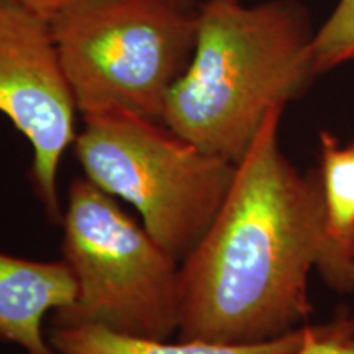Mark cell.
Returning <instances> with one entry per match:
<instances>
[{
    "label": "cell",
    "mask_w": 354,
    "mask_h": 354,
    "mask_svg": "<svg viewBox=\"0 0 354 354\" xmlns=\"http://www.w3.org/2000/svg\"><path fill=\"white\" fill-rule=\"evenodd\" d=\"M284 107L269 112L209 232L179 266V339L253 344L304 326L317 269L339 294L354 268L326 233L318 167L300 172L279 145Z\"/></svg>",
    "instance_id": "obj_1"
},
{
    "label": "cell",
    "mask_w": 354,
    "mask_h": 354,
    "mask_svg": "<svg viewBox=\"0 0 354 354\" xmlns=\"http://www.w3.org/2000/svg\"><path fill=\"white\" fill-rule=\"evenodd\" d=\"M197 8L196 51L162 123L238 165L269 112L300 99L320 76L317 28L299 0H205Z\"/></svg>",
    "instance_id": "obj_2"
},
{
    "label": "cell",
    "mask_w": 354,
    "mask_h": 354,
    "mask_svg": "<svg viewBox=\"0 0 354 354\" xmlns=\"http://www.w3.org/2000/svg\"><path fill=\"white\" fill-rule=\"evenodd\" d=\"M48 20L77 112L123 110L162 122L196 51L194 3L76 0Z\"/></svg>",
    "instance_id": "obj_3"
},
{
    "label": "cell",
    "mask_w": 354,
    "mask_h": 354,
    "mask_svg": "<svg viewBox=\"0 0 354 354\" xmlns=\"http://www.w3.org/2000/svg\"><path fill=\"white\" fill-rule=\"evenodd\" d=\"M82 120L73 149L87 179L131 203L153 240L184 261L214 223L236 165L141 115L105 110Z\"/></svg>",
    "instance_id": "obj_4"
},
{
    "label": "cell",
    "mask_w": 354,
    "mask_h": 354,
    "mask_svg": "<svg viewBox=\"0 0 354 354\" xmlns=\"http://www.w3.org/2000/svg\"><path fill=\"white\" fill-rule=\"evenodd\" d=\"M61 223L63 261L77 292L53 313L50 326L100 325L153 339L177 333L180 263L115 197L76 177Z\"/></svg>",
    "instance_id": "obj_5"
},
{
    "label": "cell",
    "mask_w": 354,
    "mask_h": 354,
    "mask_svg": "<svg viewBox=\"0 0 354 354\" xmlns=\"http://www.w3.org/2000/svg\"><path fill=\"white\" fill-rule=\"evenodd\" d=\"M76 112L48 17L0 0V113L32 146L30 180L53 221L63 218L57 172L76 140Z\"/></svg>",
    "instance_id": "obj_6"
},
{
    "label": "cell",
    "mask_w": 354,
    "mask_h": 354,
    "mask_svg": "<svg viewBox=\"0 0 354 354\" xmlns=\"http://www.w3.org/2000/svg\"><path fill=\"white\" fill-rule=\"evenodd\" d=\"M76 281L59 261H32L0 251V342L26 354H57L43 322L76 299Z\"/></svg>",
    "instance_id": "obj_7"
},
{
    "label": "cell",
    "mask_w": 354,
    "mask_h": 354,
    "mask_svg": "<svg viewBox=\"0 0 354 354\" xmlns=\"http://www.w3.org/2000/svg\"><path fill=\"white\" fill-rule=\"evenodd\" d=\"M304 326L253 344H225L202 339H153L123 335L100 325L50 326L48 339L57 354H290L304 338Z\"/></svg>",
    "instance_id": "obj_8"
},
{
    "label": "cell",
    "mask_w": 354,
    "mask_h": 354,
    "mask_svg": "<svg viewBox=\"0 0 354 354\" xmlns=\"http://www.w3.org/2000/svg\"><path fill=\"white\" fill-rule=\"evenodd\" d=\"M326 233L339 256L354 268V138L342 143L320 133V166Z\"/></svg>",
    "instance_id": "obj_9"
},
{
    "label": "cell",
    "mask_w": 354,
    "mask_h": 354,
    "mask_svg": "<svg viewBox=\"0 0 354 354\" xmlns=\"http://www.w3.org/2000/svg\"><path fill=\"white\" fill-rule=\"evenodd\" d=\"M318 73H330L354 63V0H338L331 13L315 32Z\"/></svg>",
    "instance_id": "obj_10"
},
{
    "label": "cell",
    "mask_w": 354,
    "mask_h": 354,
    "mask_svg": "<svg viewBox=\"0 0 354 354\" xmlns=\"http://www.w3.org/2000/svg\"><path fill=\"white\" fill-rule=\"evenodd\" d=\"M290 354H354V317L338 312L320 325H305L302 342Z\"/></svg>",
    "instance_id": "obj_11"
},
{
    "label": "cell",
    "mask_w": 354,
    "mask_h": 354,
    "mask_svg": "<svg viewBox=\"0 0 354 354\" xmlns=\"http://www.w3.org/2000/svg\"><path fill=\"white\" fill-rule=\"evenodd\" d=\"M17 2L24 3L32 10L41 13L44 17H50L53 13L59 10L69 3L76 2V0H17ZM180 2H187V3H194V0H180Z\"/></svg>",
    "instance_id": "obj_12"
}]
</instances>
